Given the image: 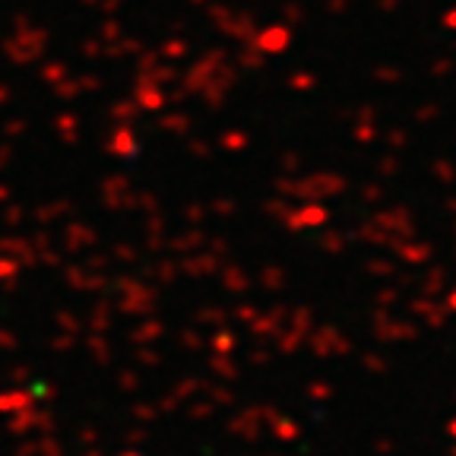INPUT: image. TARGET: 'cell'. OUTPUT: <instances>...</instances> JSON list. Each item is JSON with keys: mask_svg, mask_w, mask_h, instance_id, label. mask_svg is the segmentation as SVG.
<instances>
[]
</instances>
